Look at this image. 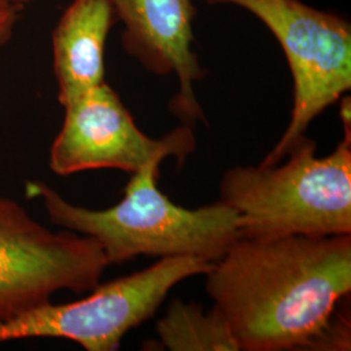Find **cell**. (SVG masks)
<instances>
[{
    "mask_svg": "<svg viewBox=\"0 0 351 351\" xmlns=\"http://www.w3.org/2000/svg\"><path fill=\"white\" fill-rule=\"evenodd\" d=\"M204 276L239 350H306L350 294L351 234L239 237Z\"/></svg>",
    "mask_w": 351,
    "mask_h": 351,
    "instance_id": "cell-1",
    "label": "cell"
},
{
    "mask_svg": "<svg viewBox=\"0 0 351 351\" xmlns=\"http://www.w3.org/2000/svg\"><path fill=\"white\" fill-rule=\"evenodd\" d=\"M160 164L133 173L124 198L106 210L72 204L38 181L26 182V195L42 201L52 224L95 239L110 264L141 255L216 262L241 237L239 213L221 201L194 210L176 204L158 188Z\"/></svg>",
    "mask_w": 351,
    "mask_h": 351,
    "instance_id": "cell-2",
    "label": "cell"
},
{
    "mask_svg": "<svg viewBox=\"0 0 351 351\" xmlns=\"http://www.w3.org/2000/svg\"><path fill=\"white\" fill-rule=\"evenodd\" d=\"M303 136L281 165L234 167L220 182V201L236 210L241 237L351 234V137L317 158Z\"/></svg>",
    "mask_w": 351,
    "mask_h": 351,
    "instance_id": "cell-3",
    "label": "cell"
},
{
    "mask_svg": "<svg viewBox=\"0 0 351 351\" xmlns=\"http://www.w3.org/2000/svg\"><path fill=\"white\" fill-rule=\"evenodd\" d=\"M233 4L255 14L276 37L293 75L288 128L262 165L281 163L320 113L351 88L350 24L300 0H206Z\"/></svg>",
    "mask_w": 351,
    "mask_h": 351,
    "instance_id": "cell-4",
    "label": "cell"
},
{
    "mask_svg": "<svg viewBox=\"0 0 351 351\" xmlns=\"http://www.w3.org/2000/svg\"><path fill=\"white\" fill-rule=\"evenodd\" d=\"M211 267L197 256L162 258L149 268L98 285L84 300L47 302L0 322V343L50 337L71 339L88 351L117 350L126 333L150 319L176 285L206 275Z\"/></svg>",
    "mask_w": 351,
    "mask_h": 351,
    "instance_id": "cell-5",
    "label": "cell"
},
{
    "mask_svg": "<svg viewBox=\"0 0 351 351\" xmlns=\"http://www.w3.org/2000/svg\"><path fill=\"white\" fill-rule=\"evenodd\" d=\"M108 265L95 239L52 232L0 195V322L50 302L59 290L91 291Z\"/></svg>",
    "mask_w": 351,
    "mask_h": 351,
    "instance_id": "cell-6",
    "label": "cell"
},
{
    "mask_svg": "<svg viewBox=\"0 0 351 351\" xmlns=\"http://www.w3.org/2000/svg\"><path fill=\"white\" fill-rule=\"evenodd\" d=\"M63 125L50 150L51 171L69 176L90 169L137 173L173 156L184 163L195 150L193 128L180 126L160 139L147 137L106 81L64 106Z\"/></svg>",
    "mask_w": 351,
    "mask_h": 351,
    "instance_id": "cell-7",
    "label": "cell"
},
{
    "mask_svg": "<svg viewBox=\"0 0 351 351\" xmlns=\"http://www.w3.org/2000/svg\"><path fill=\"white\" fill-rule=\"evenodd\" d=\"M114 16L124 24L123 46L151 73H175L178 93L169 101V110L185 125L204 121L195 98L194 82L204 72L193 50L191 0H111Z\"/></svg>",
    "mask_w": 351,
    "mask_h": 351,
    "instance_id": "cell-8",
    "label": "cell"
},
{
    "mask_svg": "<svg viewBox=\"0 0 351 351\" xmlns=\"http://www.w3.org/2000/svg\"><path fill=\"white\" fill-rule=\"evenodd\" d=\"M111 0H73L52 34L62 106L104 82V50L113 24Z\"/></svg>",
    "mask_w": 351,
    "mask_h": 351,
    "instance_id": "cell-9",
    "label": "cell"
},
{
    "mask_svg": "<svg viewBox=\"0 0 351 351\" xmlns=\"http://www.w3.org/2000/svg\"><path fill=\"white\" fill-rule=\"evenodd\" d=\"M155 330L167 350L239 351L226 317L215 306L204 313L194 302L173 300Z\"/></svg>",
    "mask_w": 351,
    "mask_h": 351,
    "instance_id": "cell-10",
    "label": "cell"
},
{
    "mask_svg": "<svg viewBox=\"0 0 351 351\" xmlns=\"http://www.w3.org/2000/svg\"><path fill=\"white\" fill-rule=\"evenodd\" d=\"M350 313L335 310L306 350H350Z\"/></svg>",
    "mask_w": 351,
    "mask_h": 351,
    "instance_id": "cell-11",
    "label": "cell"
},
{
    "mask_svg": "<svg viewBox=\"0 0 351 351\" xmlns=\"http://www.w3.org/2000/svg\"><path fill=\"white\" fill-rule=\"evenodd\" d=\"M17 5H10L0 10V46H3L11 36L17 20Z\"/></svg>",
    "mask_w": 351,
    "mask_h": 351,
    "instance_id": "cell-12",
    "label": "cell"
},
{
    "mask_svg": "<svg viewBox=\"0 0 351 351\" xmlns=\"http://www.w3.org/2000/svg\"><path fill=\"white\" fill-rule=\"evenodd\" d=\"M32 1H34V0H11L13 5H24L27 3H32Z\"/></svg>",
    "mask_w": 351,
    "mask_h": 351,
    "instance_id": "cell-13",
    "label": "cell"
},
{
    "mask_svg": "<svg viewBox=\"0 0 351 351\" xmlns=\"http://www.w3.org/2000/svg\"><path fill=\"white\" fill-rule=\"evenodd\" d=\"M10 5H13L11 0H0V10H4L7 7H10Z\"/></svg>",
    "mask_w": 351,
    "mask_h": 351,
    "instance_id": "cell-14",
    "label": "cell"
}]
</instances>
